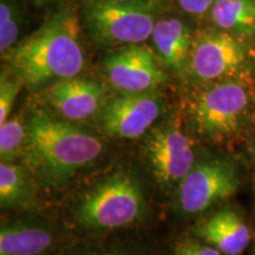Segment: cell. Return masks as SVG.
Segmentation results:
<instances>
[{
  "label": "cell",
  "mask_w": 255,
  "mask_h": 255,
  "mask_svg": "<svg viewBox=\"0 0 255 255\" xmlns=\"http://www.w3.org/2000/svg\"><path fill=\"white\" fill-rule=\"evenodd\" d=\"M46 103L63 120L81 122L94 117L107 100L103 85L92 79L71 77L59 79L46 89Z\"/></svg>",
  "instance_id": "obj_11"
},
{
  "label": "cell",
  "mask_w": 255,
  "mask_h": 255,
  "mask_svg": "<svg viewBox=\"0 0 255 255\" xmlns=\"http://www.w3.org/2000/svg\"><path fill=\"white\" fill-rule=\"evenodd\" d=\"M2 57L30 89L77 77L85 63L77 11L73 6L59 9Z\"/></svg>",
  "instance_id": "obj_2"
},
{
  "label": "cell",
  "mask_w": 255,
  "mask_h": 255,
  "mask_svg": "<svg viewBox=\"0 0 255 255\" xmlns=\"http://www.w3.org/2000/svg\"><path fill=\"white\" fill-rule=\"evenodd\" d=\"M27 137V119L23 115L9 116L0 124V157L1 162H15L23 156Z\"/></svg>",
  "instance_id": "obj_17"
},
{
  "label": "cell",
  "mask_w": 255,
  "mask_h": 255,
  "mask_svg": "<svg viewBox=\"0 0 255 255\" xmlns=\"http://www.w3.org/2000/svg\"><path fill=\"white\" fill-rule=\"evenodd\" d=\"M254 255H255V244H254Z\"/></svg>",
  "instance_id": "obj_24"
},
{
  "label": "cell",
  "mask_w": 255,
  "mask_h": 255,
  "mask_svg": "<svg viewBox=\"0 0 255 255\" xmlns=\"http://www.w3.org/2000/svg\"><path fill=\"white\" fill-rule=\"evenodd\" d=\"M38 181L25 164L1 162L0 206L4 210L25 209L36 201Z\"/></svg>",
  "instance_id": "obj_15"
},
{
  "label": "cell",
  "mask_w": 255,
  "mask_h": 255,
  "mask_svg": "<svg viewBox=\"0 0 255 255\" xmlns=\"http://www.w3.org/2000/svg\"><path fill=\"white\" fill-rule=\"evenodd\" d=\"M209 13L220 30L237 37H255V0H218Z\"/></svg>",
  "instance_id": "obj_16"
},
{
  "label": "cell",
  "mask_w": 255,
  "mask_h": 255,
  "mask_svg": "<svg viewBox=\"0 0 255 255\" xmlns=\"http://www.w3.org/2000/svg\"><path fill=\"white\" fill-rule=\"evenodd\" d=\"M145 156L152 176L164 190H176L196 164L195 144L178 117L151 130L145 141Z\"/></svg>",
  "instance_id": "obj_7"
},
{
  "label": "cell",
  "mask_w": 255,
  "mask_h": 255,
  "mask_svg": "<svg viewBox=\"0 0 255 255\" xmlns=\"http://www.w3.org/2000/svg\"><path fill=\"white\" fill-rule=\"evenodd\" d=\"M171 255H225L216 248L197 239H183L171 248Z\"/></svg>",
  "instance_id": "obj_20"
},
{
  "label": "cell",
  "mask_w": 255,
  "mask_h": 255,
  "mask_svg": "<svg viewBox=\"0 0 255 255\" xmlns=\"http://www.w3.org/2000/svg\"><path fill=\"white\" fill-rule=\"evenodd\" d=\"M250 55L237 36L223 30H200L193 36L188 76L200 83L221 82L240 75Z\"/></svg>",
  "instance_id": "obj_8"
},
{
  "label": "cell",
  "mask_w": 255,
  "mask_h": 255,
  "mask_svg": "<svg viewBox=\"0 0 255 255\" xmlns=\"http://www.w3.org/2000/svg\"><path fill=\"white\" fill-rule=\"evenodd\" d=\"M176 1L187 13L201 15L210 11L218 0H176Z\"/></svg>",
  "instance_id": "obj_21"
},
{
  "label": "cell",
  "mask_w": 255,
  "mask_h": 255,
  "mask_svg": "<svg viewBox=\"0 0 255 255\" xmlns=\"http://www.w3.org/2000/svg\"><path fill=\"white\" fill-rule=\"evenodd\" d=\"M162 114V101L155 91L120 95L107 100L98 124L105 135L114 138L136 139L151 129Z\"/></svg>",
  "instance_id": "obj_9"
},
{
  "label": "cell",
  "mask_w": 255,
  "mask_h": 255,
  "mask_svg": "<svg viewBox=\"0 0 255 255\" xmlns=\"http://www.w3.org/2000/svg\"><path fill=\"white\" fill-rule=\"evenodd\" d=\"M64 239L49 222L13 220L0 227V255H62Z\"/></svg>",
  "instance_id": "obj_12"
},
{
  "label": "cell",
  "mask_w": 255,
  "mask_h": 255,
  "mask_svg": "<svg viewBox=\"0 0 255 255\" xmlns=\"http://www.w3.org/2000/svg\"><path fill=\"white\" fill-rule=\"evenodd\" d=\"M24 81L14 72H2L0 79V124L11 116L15 98L20 89L24 87Z\"/></svg>",
  "instance_id": "obj_19"
},
{
  "label": "cell",
  "mask_w": 255,
  "mask_h": 255,
  "mask_svg": "<svg viewBox=\"0 0 255 255\" xmlns=\"http://www.w3.org/2000/svg\"><path fill=\"white\" fill-rule=\"evenodd\" d=\"M161 11V0H85L83 18L97 45L126 46L149 39Z\"/></svg>",
  "instance_id": "obj_4"
},
{
  "label": "cell",
  "mask_w": 255,
  "mask_h": 255,
  "mask_svg": "<svg viewBox=\"0 0 255 255\" xmlns=\"http://www.w3.org/2000/svg\"><path fill=\"white\" fill-rule=\"evenodd\" d=\"M240 173L231 159L210 157L196 162L176 189L178 214L195 216L226 201L240 187Z\"/></svg>",
  "instance_id": "obj_6"
},
{
  "label": "cell",
  "mask_w": 255,
  "mask_h": 255,
  "mask_svg": "<svg viewBox=\"0 0 255 255\" xmlns=\"http://www.w3.org/2000/svg\"><path fill=\"white\" fill-rule=\"evenodd\" d=\"M150 38L162 64L180 77L188 76L193 44L188 25L177 18L159 19Z\"/></svg>",
  "instance_id": "obj_14"
},
{
  "label": "cell",
  "mask_w": 255,
  "mask_h": 255,
  "mask_svg": "<svg viewBox=\"0 0 255 255\" xmlns=\"http://www.w3.org/2000/svg\"><path fill=\"white\" fill-rule=\"evenodd\" d=\"M21 11L14 0L0 1V52L7 53L19 41Z\"/></svg>",
  "instance_id": "obj_18"
},
{
  "label": "cell",
  "mask_w": 255,
  "mask_h": 255,
  "mask_svg": "<svg viewBox=\"0 0 255 255\" xmlns=\"http://www.w3.org/2000/svg\"><path fill=\"white\" fill-rule=\"evenodd\" d=\"M34 1H38V2H44V1H47V0H34Z\"/></svg>",
  "instance_id": "obj_23"
},
{
  "label": "cell",
  "mask_w": 255,
  "mask_h": 255,
  "mask_svg": "<svg viewBox=\"0 0 255 255\" xmlns=\"http://www.w3.org/2000/svg\"><path fill=\"white\" fill-rule=\"evenodd\" d=\"M23 163L41 187L62 190L79 171L94 163L104 145L94 131L31 107Z\"/></svg>",
  "instance_id": "obj_1"
},
{
  "label": "cell",
  "mask_w": 255,
  "mask_h": 255,
  "mask_svg": "<svg viewBox=\"0 0 255 255\" xmlns=\"http://www.w3.org/2000/svg\"><path fill=\"white\" fill-rule=\"evenodd\" d=\"M247 111V89L233 79L200 89L187 102L188 119L195 131L214 141L231 138L240 131Z\"/></svg>",
  "instance_id": "obj_5"
},
{
  "label": "cell",
  "mask_w": 255,
  "mask_h": 255,
  "mask_svg": "<svg viewBox=\"0 0 255 255\" xmlns=\"http://www.w3.org/2000/svg\"><path fill=\"white\" fill-rule=\"evenodd\" d=\"M78 255H141V254H139V252L131 250V248L110 247V248H104V250L84 252V253H81Z\"/></svg>",
  "instance_id": "obj_22"
},
{
  "label": "cell",
  "mask_w": 255,
  "mask_h": 255,
  "mask_svg": "<svg viewBox=\"0 0 255 255\" xmlns=\"http://www.w3.org/2000/svg\"><path fill=\"white\" fill-rule=\"evenodd\" d=\"M102 68L110 84L126 94L155 91L167 81L155 53L141 44L126 45L108 55Z\"/></svg>",
  "instance_id": "obj_10"
},
{
  "label": "cell",
  "mask_w": 255,
  "mask_h": 255,
  "mask_svg": "<svg viewBox=\"0 0 255 255\" xmlns=\"http://www.w3.org/2000/svg\"><path fill=\"white\" fill-rule=\"evenodd\" d=\"M191 232L197 240L225 255H240L251 242L250 227L233 209L219 210L197 223Z\"/></svg>",
  "instance_id": "obj_13"
},
{
  "label": "cell",
  "mask_w": 255,
  "mask_h": 255,
  "mask_svg": "<svg viewBox=\"0 0 255 255\" xmlns=\"http://www.w3.org/2000/svg\"><path fill=\"white\" fill-rule=\"evenodd\" d=\"M148 205L138 181L117 171L92 186L76 206V225L88 233H109L130 227L146 215Z\"/></svg>",
  "instance_id": "obj_3"
}]
</instances>
